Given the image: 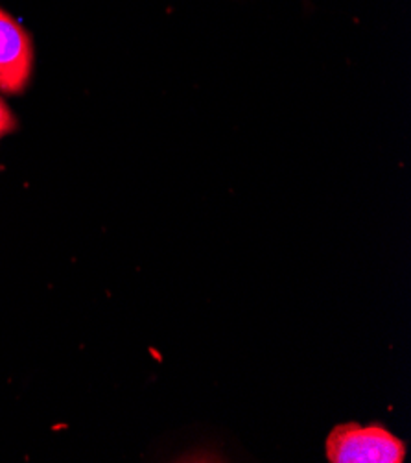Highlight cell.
<instances>
[{"label": "cell", "mask_w": 411, "mask_h": 463, "mask_svg": "<svg viewBox=\"0 0 411 463\" xmlns=\"http://www.w3.org/2000/svg\"><path fill=\"white\" fill-rule=\"evenodd\" d=\"M325 456L331 463H402L406 445L382 425L345 423L329 434Z\"/></svg>", "instance_id": "cell-1"}, {"label": "cell", "mask_w": 411, "mask_h": 463, "mask_svg": "<svg viewBox=\"0 0 411 463\" xmlns=\"http://www.w3.org/2000/svg\"><path fill=\"white\" fill-rule=\"evenodd\" d=\"M33 71V46L28 32L0 10V90L5 95L24 92Z\"/></svg>", "instance_id": "cell-2"}, {"label": "cell", "mask_w": 411, "mask_h": 463, "mask_svg": "<svg viewBox=\"0 0 411 463\" xmlns=\"http://www.w3.org/2000/svg\"><path fill=\"white\" fill-rule=\"evenodd\" d=\"M15 129H17V118L8 108V104L0 99V141Z\"/></svg>", "instance_id": "cell-3"}]
</instances>
